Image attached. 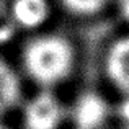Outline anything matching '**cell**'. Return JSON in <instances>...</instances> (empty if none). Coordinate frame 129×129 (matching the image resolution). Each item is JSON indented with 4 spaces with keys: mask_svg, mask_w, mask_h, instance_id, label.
Listing matches in <instances>:
<instances>
[{
    "mask_svg": "<svg viewBox=\"0 0 129 129\" xmlns=\"http://www.w3.org/2000/svg\"><path fill=\"white\" fill-rule=\"evenodd\" d=\"M21 67L39 88H56L75 67V47L59 33H38L21 51Z\"/></svg>",
    "mask_w": 129,
    "mask_h": 129,
    "instance_id": "1",
    "label": "cell"
},
{
    "mask_svg": "<svg viewBox=\"0 0 129 129\" xmlns=\"http://www.w3.org/2000/svg\"><path fill=\"white\" fill-rule=\"evenodd\" d=\"M23 129H60L69 119V106L54 91L39 88L21 105Z\"/></svg>",
    "mask_w": 129,
    "mask_h": 129,
    "instance_id": "2",
    "label": "cell"
},
{
    "mask_svg": "<svg viewBox=\"0 0 129 129\" xmlns=\"http://www.w3.org/2000/svg\"><path fill=\"white\" fill-rule=\"evenodd\" d=\"M113 113L106 96L95 90L80 91L69 105V121L74 129H103Z\"/></svg>",
    "mask_w": 129,
    "mask_h": 129,
    "instance_id": "3",
    "label": "cell"
},
{
    "mask_svg": "<svg viewBox=\"0 0 129 129\" xmlns=\"http://www.w3.org/2000/svg\"><path fill=\"white\" fill-rule=\"evenodd\" d=\"M105 74L110 83L123 93H129V35L119 36L105 54Z\"/></svg>",
    "mask_w": 129,
    "mask_h": 129,
    "instance_id": "4",
    "label": "cell"
},
{
    "mask_svg": "<svg viewBox=\"0 0 129 129\" xmlns=\"http://www.w3.org/2000/svg\"><path fill=\"white\" fill-rule=\"evenodd\" d=\"M49 0H13L10 5V18L15 26L25 31L39 29L51 16Z\"/></svg>",
    "mask_w": 129,
    "mask_h": 129,
    "instance_id": "5",
    "label": "cell"
},
{
    "mask_svg": "<svg viewBox=\"0 0 129 129\" xmlns=\"http://www.w3.org/2000/svg\"><path fill=\"white\" fill-rule=\"evenodd\" d=\"M21 82L18 72L3 57H0V119L20 105Z\"/></svg>",
    "mask_w": 129,
    "mask_h": 129,
    "instance_id": "6",
    "label": "cell"
},
{
    "mask_svg": "<svg viewBox=\"0 0 129 129\" xmlns=\"http://www.w3.org/2000/svg\"><path fill=\"white\" fill-rule=\"evenodd\" d=\"M69 13L75 16H93L101 13L111 0H59Z\"/></svg>",
    "mask_w": 129,
    "mask_h": 129,
    "instance_id": "7",
    "label": "cell"
},
{
    "mask_svg": "<svg viewBox=\"0 0 129 129\" xmlns=\"http://www.w3.org/2000/svg\"><path fill=\"white\" fill-rule=\"evenodd\" d=\"M113 111L119 119V124H127L129 126V93L121 95V100L116 103Z\"/></svg>",
    "mask_w": 129,
    "mask_h": 129,
    "instance_id": "8",
    "label": "cell"
},
{
    "mask_svg": "<svg viewBox=\"0 0 129 129\" xmlns=\"http://www.w3.org/2000/svg\"><path fill=\"white\" fill-rule=\"evenodd\" d=\"M118 3V10H119L121 16L129 23V0H116Z\"/></svg>",
    "mask_w": 129,
    "mask_h": 129,
    "instance_id": "9",
    "label": "cell"
},
{
    "mask_svg": "<svg viewBox=\"0 0 129 129\" xmlns=\"http://www.w3.org/2000/svg\"><path fill=\"white\" fill-rule=\"evenodd\" d=\"M114 129H129V126H127V124H119V126L114 127Z\"/></svg>",
    "mask_w": 129,
    "mask_h": 129,
    "instance_id": "10",
    "label": "cell"
},
{
    "mask_svg": "<svg viewBox=\"0 0 129 129\" xmlns=\"http://www.w3.org/2000/svg\"><path fill=\"white\" fill-rule=\"evenodd\" d=\"M0 129H8L5 126V123H3V119H0Z\"/></svg>",
    "mask_w": 129,
    "mask_h": 129,
    "instance_id": "11",
    "label": "cell"
}]
</instances>
